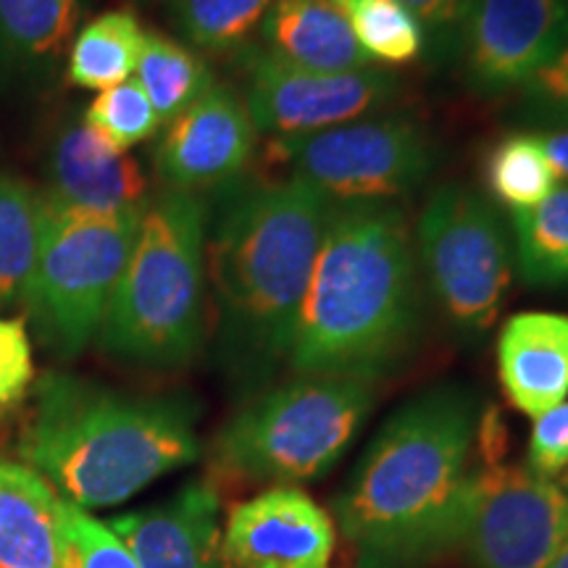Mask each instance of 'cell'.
Instances as JSON below:
<instances>
[{
  "label": "cell",
  "mask_w": 568,
  "mask_h": 568,
  "mask_svg": "<svg viewBox=\"0 0 568 568\" xmlns=\"http://www.w3.org/2000/svg\"><path fill=\"white\" fill-rule=\"evenodd\" d=\"M481 403L437 385L403 403L335 500L358 568H422L458 548L481 466Z\"/></svg>",
  "instance_id": "6da1fadb"
},
{
  "label": "cell",
  "mask_w": 568,
  "mask_h": 568,
  "mask_svg": "<svg viewBox=\"0 0 568 568\" xmlns=\"http://www.w3.org/2000/svg\"><path fill=\"white\" fill-rule=\"evenodd\" d=\"M335 201L295 176L226 187L205 232L219 355L237 385L287 366L297 314Z\"/></svg>",
  "instance_id": "7a4b0ae2"
},
{
  "label": "cell",
  "mask_w": 568,
  "mask_h": 568,
  "mask_svg": "<svg viewBox=\"0 0 568 568\" xmlns=\"http://www.w3.org/2000/svg\"><path fill=\"white\" fill-rule=\"evenodd\" d=\"M424 318L414 224L400 201L332 205L287 368L379 382L416 345Z\"/></svg>",
  "instance_id": "3957f363"
},
{
  "label": "cell",
  "mask_w": 568,
  "mask_h": 568,
  "mask_svg": "<svg viewBox=\"0 0 568 568\" xmlns=\"http://www.w3.org/2000/svg\"><path fill=\"white\" fill-rule=\"evenodd\" d=\"M19 453L77 508L119 506L195 464L197 408L180 395H134L48 374L19 435Z\"/></svg>",
  "instance_id": "277c9868"
},
{
  "label": "cell",
  "mask_w": 568,
  "mask_h": 568,
  "mask_svg": "<svg viewBox=\"0 0 568 568\" xmlns=\"http://www.w3.org/2000/svg\"><path fill=\"white\" fill-rule=\"evenodd\" d=\"M205 232L203 195L163 190L145 203L130 261L95 337L103 353L145 368H180L201 353Z\"/></svg>",
  "instance_id": "5b68a950"
},
{
  "label": "cell",
  "mask_w": 568,
  "mask_h": 568,
  "mask_svg": "<svg viewBox=\"0 0 568 568\" xmlns=\"http://www.w3.org/2000/svg\"><path fill=\"white\" fill-rule=\"evenodd\" d=\"M379 382L293 374L258 389L213 439V471L245 487H295L345 456L376 403Z\"/></svg>",
  "instance_id": "8992f818"
},
{
  "label": "cell",
  "mask_w": 568,
  "mask_h": 568,
  "mask_svg": "<svg viewBox=\"0 0 568 568\" xmlns=\"http://www.w3.org/2000/svg\"><path fill=\"white\" fill-rule=\"evenodd\" d=\"M145 205L82 211L45 197V226L24 305L45 345L74 358L101 332Z\"/></svg>",
  "instance_id": "52a82bcc"
},
{
  "label": "cell",
  "mask_w": 568,
  "mask_h": 568,
  "mask_svg": "<svg viewBox=\"0 0 568 568\" xmlns=\"http://www.w3.org/2000/svg\"><path fill=\"white\" fill-rule=\"evenodd\" d=\"M424 290L453 332L485 337L500 316L514 280L508 222L479 190L460 182L429 195L414 224Z\"/></svg>",
  "instance_id": "ba28073f"
},
{
  "label": "cell",
  "mask_w": 568,
  "mask_h": 568,
  "mask_svg": "<svg viewBox=\"0 0 568 568\" xmlns=\"http://www.w3.org/2000/svg\"><path fill=\"white\" fill-rule=\"evenodd\" d=\"M268 161L329 201H400L437 166L429 132L410 116H374L297 138L268 140Z\"/></svg>",
  "instance_id": "9c48e42d"
},
{
  "label": "cell",
  "mask_w": 568,
  "mask_h": 568,
  "mask_svg": "<svg viewBox=\"0 0 568 568\" xmlns=\"http://www.w3.org/2000/svg\"><path fill=\"white\" fill-rule=\"evenodd\" d=\"M245 109L255 132L297 138L358 122L387 109L400 80L387 69L311 71L276 59L264 48H245Z\"/></svg>",
  "instance_id": "30bf717a"
},
{
  "label": "cell",
  "mask_w": 568,
  "mask_h": 568,
  "mask_svg": "<svg viewBox=\"0 0 568 568\" xmlns=\"http://www.w3.org/2000/svg\"><path fill=\"white\" fill-rule=\"evenodd\" d=\"M568 539V497L527 466L481 464L460 545L474 568H548Z\"/></svg>",
  "instance_id": "8fae6325"
},
{
  "label": "cell",
  "mask_w": 568,
  "mask_h": 568,
  "mask_svg": "<svg viewBox=\"0 0 568 568\" xmlns=\"http://www.w3.org/2000/svg\"><path fill=\"white\" fill-rule=\"evenodd\" d=\"M568 38V0H464L456 59L485 98L521 90Z\"/></svg>",
  "instance_id": "7c38bea8"
},
{
  "label": "cell",
  "mask_w": 568,
  "mask_h": 568,
  "mask_svg": "<svg viewBox=\"0 0 568 568\" xmlns=\"http://www.w3.org/2000/svg\"><path fill=\"white\" fill-rule=\"evenodd\" d=\"M255 126L243 98L226 84H213L205 95L166 122L155 145V172L166 190L205 195L240 182L255 151Z\"/></svg>",
  "instance_id": "4fadbf2b"
},
{
  "label": "cell",
  "mask_w": 568,
  "mask_h": 568,
  "mask_svg": "<svg viewBox=\"0 0 568 568\" xmlns=\"http://www.w3.org/2000/svg\"><path fill=\"white\" fill-rule=\"evenodd\" d=\"M335 521L297 487H268L237 503L222 529L230 568H332Z\"/></svg>",
  "instance_id": "5bb4252c"
},
{
  "label": "cell",
  "mask_w": 568,
  "mask_h": 568,
  "mask_svg": "<svg viewBox=\"0 0 568 568\" xmlns=\"http://www.w3.org/2000/svg\"><path fill=\"white\" fill-rule=\"evenodd\" d=\"M216 487H182L161 506L111 518L109 527L130 548L140 568H230L222 552Z\"/></svg>",
  "instance_id": "9a60e30c"
},
{
  "label": "cell",
  "mask_w": 568,
  "mask_h": 568,
  "mask_svg": "<svg viewBox=\"0 0 568 568\" xmlns=\"http://www.w3.org/2000/svg\"><path fill=\"white\" fill-rule=\"evenodd\" d=\"M497 376L508 403L531 418L568 397V314L524 311L497 335Z\"/></svg>",
  "instance_id": "2e32d148"
},
{
  "label": "cell",
  "mask_w": 568,
  "mask_h": 568,
  "mask_svg": "<svg viewBox=\"0 0 568 568\" xmlns=\"http://www.w3.org/2000/svg\"><path fill=\"white\" fill-rule=\"evenodd\" d=\"M148 176L130 153L116 151L88 122L59 134L51 153L48 201L82 211H124L145 205Z\"/></svg>",
  "instance_id": "e0dca14e"
},
{
  "label": "cell",
  "mask_w": 568,
  "mask_h": 568,
  "mask_svg": "<svg viewBox=\"0 0 568 568\" xmlns=\"http://www.w3.org/2000/svg\"><path fill=\"white\" fill-rule=\"evenodd\" d=\"M63 510L34 468L0 460V568H63Z\"/></svg>",
  "instance_id": "ac0fdd59"
},
{
  "label": "cell",
  "mask_w": 568,
  "mask_h": 568,
  "mask_svg": "<svg viewBox=\"0 0 568 568\" xmlns=\"http://www.w3.org/2000/svg\"><path fill=\"white\" fill-rule=\"evenodd\" d=\"M264 51L311 71L372 67L355 40L351 17L329 0H274L261 24Z\"/></svg>",
  "instance_id": "d6986e66"
},
{
  "label": "cell",
  "mask_w": 568,
  "mask_h": 568,
  "mask_svg": "<svg viewBox=\"0 0 568 568\" xmlns=\"http://www.w3.org/2000/svg\"><path fill=\"white\" fill-rule=\"evenodd\" d=\"M84 0H0V80H40L80 32Z\"/></svg>",
  "instance_id": "ffe728a7"
},
{
  "label": "cell",
  "mask_w": 568,
  "mask_h": 568,
  "mask_svg": "<svg viewBox=\"0 0 568 568\" xmlns=\"http://www.w3.org/2000/svg\"><path fill=\"white\" fill-rule=\"evenodd\" d=\"M45 195L11 174H0V311L24 303L38 264Z\"/></svg>",
  "instance_id": "44dd1931"
},
{
  "label": "cell",
  "mask_w": 568,
  "mask_h": 568,
  "mask_svg": "<svg viewBox=\"0 0 568 568\" xmlns=\"http://www.w3.org/2000/svg\"><path fill=\"white\" fill-rule=\"evenodd\" d=\"M145 30L132 11H109L77 32L69 48L67 77L82 90H109L138 69Z\"/></svg>",
  "instance_id": "7402d4cb"
},
{
  "label": "cell",
  "mask_w": 568,
  "mask_h": 568,
  "mask_svg": "<svg viewBox=\"0 0 568 568\" xmlns=\"http://www.w3.org/2000/svg\"><path fill=\"white\" fill-rule=\"evenodd\" d=\"M514 264L527 287H568V187H556L535 209L510 211Z\"/></svg>",
  "instance_id": "603a6c76"
},
{
  "label": "cell",
  "mask_w": 568,
  "mask_h": 568,
  "mask_svg": "<svg viewBox=\"0 0 568 568\" xmlns=\"http://www.w3.org/2000/svg\"><path fill=\"white\" fill-rule=\"evenodd\" d=\"M134 80L145 90L161 124L172 122L197 98L205 95L213 84V74L193 48L182 45L161 32H145Z\"/></svg>",
  "instance_id": "cb8c5ba5"
},
{
  "label": "cell",
  "mask_w": 568,
  "mask_h": 568,
  "mask_svg": "<svg viewBox=\"0 0 568 568\" xmlns=\"http://www.w3.org/2000/svg\"><path fill=\"white\" fill-rule=\"evenodd\" d=\"M487 195L508 211H527L558 187L535 132H510L489 148L481 163Z\"/></svg>",
  "instance_id": "d4e9b609"
},
{
  "label": "cell",
  "mask_w": 568,
  "mask_h": 568,
  "mask_svg": "<svg viewBox=\"0 0 568 568\" xmlns=\"http://www.w3.org/2000/svg\"><path fill=\"white\" fill-rule=\"evenodd\" d=\"M274 0H166V13L184 42L209 53H243Z\"/></svg>",
  "instance_id": "484cf974"
},
{
  "label": "cell",
  "mask_w": 568,
  "mask_h": 568,
  "mask_svg": "<svg viewBox=\"0 0 568 568\" xmlns=\"http://www.w3.org/2000/svg\"><path fill=\"white\" fill-rule=\"evenodd\" d=\"M355 40L368 61L400 67L426 53V34L397 0H368L347 13Z\"/></svg>",
  "instance_id": "4316f807"
},
{
  "label": "cell",
  "mask_w": 568,
  "mask_h": 568,
  "mask_svg": "<svg viewBox=\"0 0 568 568\" xmlns=\"http://www.w3.org/2000/svg\"><path fill=\"white\" fill-rule=\"evenodd\" d=\"M84 122L95 132H101L122 153L151 140L161 130L159 113H155L153 103L148 101L145 90L140 88L134 77L98 92L95 101L84 111Z\"/></svg>",
  "instance_id": "83f0119b"
},
{
  "label": "cell",
  "mask_w": 568,
  "mask_h": 568,
  "mask_svg": "<svg viewBox=\"0 0 568 568\" xmlns=\"http://www.w3.org/2000/svg\"><path fill=\"white\" fill-rule=\"evenodd\" d=\"M63 568H140L109 524L67 500L63 510Z\"/></svg>",
  "instance_id": "f1b7e54d"
},
{
  "label": "cell",
  "mask_w": 568,
  "mask_h": 568,
  "mask_svg": "<svg viewBox=\"0 0 568 568\" xmlns=\"http://www.w3.org/2000/svg\"><path fill=\"white\" fill-rule=\"evenodd\" d=\"M521 103L529 122L548 124V130L568 126V38L558 53L524 84Z\"/></svg>",
  "instance_id": "f546056e"
},
{
  "label": "cell",
  "mask_w": 568,
  "mask_h": 568,
  "mask_svg": "<svg viewBox=\"0 0 568 568\" xmlns=\"http://www.w3.org/2000/svg\"><path fill=\"white\" fill-rule=\"evenodd\" d=\"M34 382V358L27 326L19 318H0V406L17 403Z\"/></svg>",
  "instance_id": "4dcf8cb0"
},
{
  "label": "cell",
  "mask_w": 568,
  "mask_h": 568,
  "mask_svg": "<svg viewBox=\"0 0 568 568\" xmlns=\"http://www.w3.org/2000/svg\"><path fill=\"white\" fill-rule=\"evenodd\" d=\"M527 468L539 477H560L568 468V403L537 416L527 445Z\"/></svg>",
  "instance_id": "1f68e13d"
},
{
  "label": "cell",
  "mask_w": 568,
  "mask_h": 568,
  "mask_svg": "<svg viewBox=\"0 0 568 568\" xmlns=\"http://www.w3.org/2000/svg\"><path fill=\"white\" fill-rule=\"evenodd\" d=\"M416 17L426 34V51L437 59H456L464 0H397Z\"/></svg>",
  "instance_id": "d6a6232c"
},
{
  "label": "cell",
  "mask_w": 568,
  "mask_h": 568,
  "mask_svg": "<svg viewBox=\"0 0 568 568\" xmlns=\"http://www.w3.org/2000/svg\"><path fill=\"white\" fill-rule=\"evenodd\" d=\"M535 138L548 159L556 180L568 182V126H550V130L535 132Z\"/></svg>",
  "instance_id": "836d02e7"
},
{
  "label": "cell",
  "mask_w": 568,
  "mask_h": 568,
  "mask_svg": "<svg viewBox=\"0 0 568 568\" xmlns=\"http://www.w3.org/2000/svg\"><path fill=\"white\" fill-rule=\"evenodd\" d=\"M548 568H568V539L564 545H560V550L556 552V558L550 560Z\"/></svg>",
  "instance_id": "e575fe53"
},
{
  "label": "cell",
  "mask_w": 568,
  "mask_h": 568,
  "mask_svg": "<svg viewBox=\"0 0 568 568\" xmlns=\"http://www.w3.org/2000/svg\"><path fill=\"white\" fill-rule=\"evenodd\" d=\"M329 3H335L337 9H343L345 13H351V11H355L358 9V6H364V3H368V0H329Z\"/></svg>",
  "instance_id": "d590c367"
},
{
  "label": "cell",
  "mask_w": 568,
  "mask_h": 568,
  "mask_svg": "<svg viewBox=\"0 0 568 568\" xmlns=\"http://www.w3.org/2000/svg\"><path fill=\"white\" fill-rule=\"evenodd\" d=\"M560 489H564L566 497H568V468H566L564 474H560Z\"/></svg>",
  "instance_id": "8d00e7d4"
}]
</instances>
